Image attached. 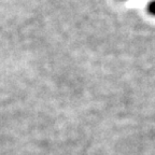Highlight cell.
Here are the masks:
<instances>
[{
    "instance_id": "obj_1",
    "label": "cell",
    "mask_w": 155,
    "mask_h": 155,
    "mask_svg": "<svg viewBox=\"0 0 155 155\" xmlns=\"http://www.w3.org/2000/svg\"><path fill=\"white\" fill-rule=\"evenodd\" d=\"M148 9H149V12H150L151 14L155 15V0H153L152 2H150Z\"/></svg>"
}]
</instances>
